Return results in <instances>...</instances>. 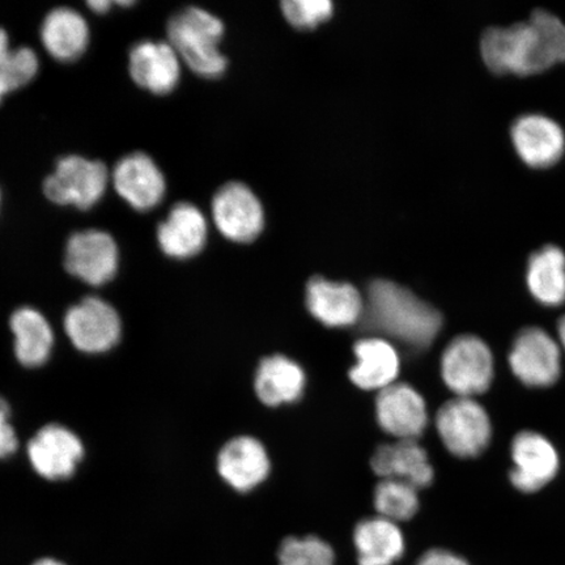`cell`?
<instances>
[{"label":"cell","instance_id":"18","mask_svg":"<svg viewBox=\"0 0 565 565\" xmlns=\"http://www.w3.org/2000/svg\"><path fill=\"white\" fill-rule=\"evenodd\" d=\"M512 140L522 160L533 167L554 164L565 148L562 126L541 113H526L515 118Z\"/></svg>","mask_w":565,"mask_h":565},{"label":"cell","instance_id":"11","mask_svg":"<svg viewBox=\"0 0 565 565\" xmlns=\"http://www.w3.org/2000/svg\"><path fill=\"white\" fill-rule=\"evenodd\" d=\"M26 454L40 477L56 482L75 475L84 457V445L73 430L49 424L28 443Z\"/></svg>","mask_w":565,"mask_h":565},{"label":"cell","instance_id":"14","mask_svg":"<svg viewBox=\"0 0 565 565\" xmlns=\"http://www.w3.org/2000/svg\"><path fill=\"white\" fill-rule=\"evenodd\" d=\"M376 413L381 428L399 440H416L428 423L426 402L407 384H393L380 391Z\"/></svg>","mask_w":565,"mask_h":565},{"label":"cell","instance_id":"21","mask_svg":"<svg viewBox=\"0 0 565 565\" xmlns=\"http://www.w3.org/2000/svg\"><path fill=\"white\" fill-rule=\"evenodd\" d=\"M222 478L239 492L263 483L270 472V459L264 445L253 437L242 436L224 445L217 458Z\"/></svg>","mask_w":565,"mask_h":565},{"label":"cell","instance_id":"28","mask_svg":"<svg viewBox=\"0 0 565 565\" xmlns=\"http://www.w3.org/2000/svg\"><path fill=\"white\" fill-rule=\"evenodd\" d=\"M275 565H341L331 543L317 534L287 535L275 550Z\"/></svg>","mask_w":565,"mask_h":565},{"label":"cell","instance_id":"5","mask_svg":"<svg viewBox=\"0 0 565 565\" xmlns=\"http://www.w3.org/2000/svg\"><path fill=\"white\" fill-rule=\"evenodd\" d=\"M444 383L458 397L471 398L489 391L493 380V356L482 339L459 335L445 349L441 359Z\"/></svg>","mask_w":565,"mask_h":565},{"label":"cell","instance_id":"29","mask_svg":"<svg viewBox=\"0 0 565 565\" xmlns=\"http://www.w3.org/2000/svg\"><path fill=\"white\" fill-rule=\"evenodd\" d=\"M374 510L380 518L399 524L419 511L418 490L401 480L384 479L374 491Z\"/></svg>","mask_w":565,"mask_h":565},{"label":"cell","instance_id":"27","mask_svg":"<svg viewBox=\"0 0 565 565\" xmlns=\"http://www.w3.org/2000/svg\"><path fill=\"white\" fill-rule=\"evenodd\" d=\"M39 68L38 54L31 47H11L9 34L0 28V103L10 92L31 83Z\"/></svg>","mask_w":565,"mask_h":565},{"label":"cell","instance_id":"16","mask_svg":"<svg viewBox=\"0 0 565 565\" xmlns=\"http://www.w3.org/2000/svg\"><path fill=\"white\" fill-rule=\"evenodd\" d=\"M351 543L353 565H397L406 554V539L399 525L380 515L358 521Z\"/></svg>","mask_w":565,"mask_h":565},{"label":"cell","instance_id":"4","mask_svg":"<svg viewBox=\"0 0 565 565\" xmlns=\"http://www.w3.org/2000/svg\"><path fill=\"white\" fill-rule=\"evenodd\" d=\"M109 180L110 173L103 161L70 154L56 161L54 173L44 182V193L60 206L88 210L100 202Z\"/></svg>","mask_w":565,"mask_h":565},{"label":"cell","instance_id":"20","mask_svg":"<svg viewBox=\"0 0 565 565\" xmlns=\"http://www.w3.org/2000/svg\"><path fill=\"white\" fill-rule=\"evenodd\" d=\"M374 475L401 480L414 489H426L434 480V468L426 449L416 440L381 445L371 458Z\"/></svg>","mask_w":565,"mask_h":565},{"label":"cell","instance_id":"8","mask_svg":"<svg viewBox=\"0 0 565 565\" xmlns=\"http://www.w3.org/2000/svg\"><path fill=\"white\" fill-rule=\"evenodd\" d=\"M212 217L230 242L253 243L265 227V211L258 196L242 182H230L212 200Z\"/></svg>","mask_w":565,"mask_h":565},{"label":"cell","instance_id":"34","mask_svg":"<svg viewBox=\"0 0 565 565\" xmlns=\"http://www.w3.org/2000/svg\"><path fill=\"white\" fill-rule=\"evenodd\" d=\"M33 565H66L65 563H62L56 559H52V557H45V559H40L35 562Z\"/></svg>","mask_w":565,"mask_h":565},{"label":"cell","instance_id":"25","mask_svg":"<svg viewBox=\"0 0 565 565\" xmlns=\"http://www.w3.org/2000/svg\"><path fill=\"white\" fill-rule=\"evenodd\" d=\"M256 393L267 406L292 404L306 387V373L294 360L274 355L263 360L256 374Z\"/></svg>","mask_w":565,"mask_h":565},{"label":"cell","instance_id":"10","mask_svg":"<svg viewBox=\"0 0 565 565\" xmlns=\"http://www.w3.org/2000/svg\"><path fill=\"white\" fill-rule=\"evenodd\" d=\"M510 365L514 376L526 386H553L561 377V351L545 330L527 328L514 339Z\"/></svg>","mask_w":565,"mask_h":565},{"label":"cell","instance_id":"17","mask_svg":"<svg viewBox=\"0 0 565 565\" xmlns=\"http://www.w3.org/2000/svg\"><path fill=\"white\" fill-rule=\"evenodd\" d=\"M307 307L327 327L345 328L362 320L364 300L350 282L316 277L308 281Z\"/></svg>","mask_w":565,"mask_h":565},{"label":"cell","instance_id":"2","mask_svg":"<svg viewBox=\"0 0 565 565\" xmlns=\"http://www.w3.org/2000/svg\"><path fill=\"white\" fill-rule=\"evenodd\" d=\"M360 321L364 330L414 350L429 348L443 327L439 310L408 288L386 279L373 280L369 286Z\"/></svg>","mask_w":565,"mask_h":565},{"label":"cell","instance_id":"36","mask_svg":"<svg viewBox=\"0 0 565 565\" xmlns=\"http://www.w3.org/2000/svg\"><path fill=\"white\" fill-rule=\"evenodd\" d=\"M0 200H2V193H0Z\"/></svg>","mask_w":565,"mask_h":565},{"label":"cell","instance_id":"13","mask_svg":"<svg viewBox=\"0 0 565 565\" xmlns=\"http://www.w3.org/2000/svg\"><path fill=\"white\" fill-rule=\"evenodd\" d=\"M110 179L117 193L138 211H150L164 200L166 177L147 153L126 154L118 160Z\"/></svg>","mask_w":565,"mask_h":565},{"label":"cell","instance_id":"7","mask_svg":"<svg viewBox=\"0 0 565 565\" xmlns=\"http://www.w3.org/2000/svg\"><path fill=\"white\" fill-rule=\"evenodd\" d=\"M63 323L71 343L84 353L108 352L122 337V321L116 308L95 296L71 307Z\"/></svg>","mask_w":565,"mask_h":565},{"label":"cell","instance_id":"12","mask_svg":"<svg viewBox=\"0 0 565 565\" xmlns=\"http://www.w3.org/2000/svg\"><path fill=\"white\" fill-rule=\"evenodd\" d=\"M513 469L511 483L525 493L540 491L553 480L559 470V456L545 436L525 430L512 441Z\"/></svg>","mask_w":565,"mask_h":565},{"label":"cell","instance_id":"33","mask_svg":"<svg viewBox=\"0 0 565 565\" xmlns=\"http://www.w3.org/2000/svg\"><path fill=\"white\" fill-rule=\"evenodd\" d=\"M111 4L113 3L109 2V0H89L88 2L89 9L98 13L108 12Z\"/></svg>","mask_w":565,"mask_h":565},{"label":"cell","instance_id":"35","mask_svg":"<svg viewBox=\"0 0 565 565\" xmlns=\"http://www.w3.org/2000/svg\"><path fill=\"white\" fill-rule=\"evenodd\" d=\"M557 330H559L561 341L565 348V316L559 321V327H557Z\"/></svg>","mask_w":565,"mask_h":565},{"label":"cell","instance_id":"1","mask_svg":"<svg viewBox=\"0 0 565 565\" xmlns=\"http://www.w3.org/2000/svg\"><path fill=\"white\" fill-rule=\"evenodd\" d=\"M480 52L497 73H539L565 60V24L547 10H534L525 21L487 28Z\"/></svg>","mask_w":565,"mask_h":565},{"label":"cell","instance_id":"22","mask_svg":"<svg viewBox=\"0 0 565 565\" xmlns=\"http://www.w3.org/2000/svg\"><path fill=\"white\" fill-rule=\"evenodd\" d=\"M41 40L53 58L75 61L86 52L89 44L87 20L70 7H56L42 21Z\"/></svg>","mask_w":565,"mask_h":565},{"label":"cell","instance_id":"6","mask_svg":"<svg viewBox=\"0 0 565 565\" xmlns=\"http://www.w3.org/2000/svg\"><path fill=\"white\" fill-rule=\"evenodd\" d=\"M436 428L445 448L459 458L482 455L492 436L489 414L472 398L447 402L437 413Z\"/></svg>","mask_w":565,"mask_h":565},{"label":"cell","instance_id":"23","mask_svg":"<svg viewBox=\"0 0 565 565\" xmlns=\"http://www.w3.org/2000/svg\"><path fill=\"white\" fill-rule=\"evenodd\" d=\"M356 365L350 371L353 384L363 391H383L399 373L397 350L383 338H365L355 343Z\"/></svg>","mask_w":565,"mask_h":565},{"label":"cell","instance_id":"19","mask_svg":"<svg viewBox=\"0 0 565 565\" xmlns=\"http://www.w3.org/2000/svg\"><path fill=\"white\" fill-rule=\"evenodd\" d=\"M207 238L206 216L194 204L188 202L175 204L158 228L160 249L166 256L174 259L195 257L206 246Z\"/></svg>","mask_w":565,"mask_h":565},{"label":"cell","instance_id":"30","mask_svg":"<svg viewBox=\"0 0 565 565\" xmlns=\"http://www.w3.org/2000/svg\"><path fill=\"white\" fill-rule=\"evenodd\" d=\"M281 11L296 30L310 31L333 17L334 4L329 0H286Z\"/></svg>","mask_w":565,"mask_h":565},{"label":"cell","instance_id":"32","mask_svg":"<svg viewBox=\"0 0 565 565\" xmlns=\"http://www.w3.org/2000/svg\"><path fill=\"white\" fill-rule=\"evenodd\" d=\"M414 565H470L462 556L444 548H433L423 553Z\"/></svg>","mask_w":565,"mask_h":565},{"label":"cell","instance_id":"31","mask_svg":"<svg viewBox=\"0 0 565 565\" xmlns=\"http://www.w3.org/2000/svg\"><path fill=\"white\" fill-rule=\"evenodd\" d=\"M19 439L15 428L11 424V408L0 397V458H7L15 454Z\"/></svg>","mask_w":565,"mask_h":565},{"label":"cell","instance_id":"26","mask_svg":"<svg viewBox=\"0 0 565 565\" xmlns=\"http://www.w3.org/2000/svg\"><path fill=\"white\" fill-rule=\"evenodd\" d=\"M527 287L543 306L557 307L565 301V253L556 245L542 246L529 258Z\"/></svg>","mask_w":565,"mask_h":565},{"label":"cell","instance_id":"24","mask_svg":"<svg viewBox=\"0 0 565 565\" xmlns=\"http://www.w3.org/2000/svg\"><path fill=\"white\" fill-rule=\"evenodd\" d=\"M10 329L20 364L38 369L47 362L54 348V331L44 315L31 307L20 308L11 316Z\"/></svg>","mask_w":565,"mask_h":565},{"label":"cell","instance_id":"3","mask_svg":"<svg viewBox=\"0 0 565 565\" xmlns=\"http://www.w3.org/2000/svg\"><path fill=\"white\" fill-rule=\"evenodd\" d=\"M223 35V21L200 7H188L168 21L169 44L204 79H216L227 70V58L218 47Z\"/></svg>","mask_w":565,"mask_h":565},{"label":"cell","instance_id":"9","mask_svg":"<svg viewBox=\"0 0 565 565\" xmlns=\"http://www.w3.org/2000/svg\"><path fill=\"white\" fill-rule=\"evenodd\" d=\"M118 266V245L108 232L87 230L68 238L65 267L73 277L89 286H104L116 277Z\"/></svg>","mask_w":565,"mask_h":565},{"label":"cell","instance_id":"15","mask_svg":"<svg viewBox=\"0 0 565 565\" xmlns=\"http://www.w3.org/2000/svg\"><path fill=\"white\" fill-rule=\"evenodd\" d=\"M129 70L139 87L168 95L180 82L181 60L169 42L145 40L132 46Z\"/></svg>","mask_w":565,"mask_h":565}]
</instances>
